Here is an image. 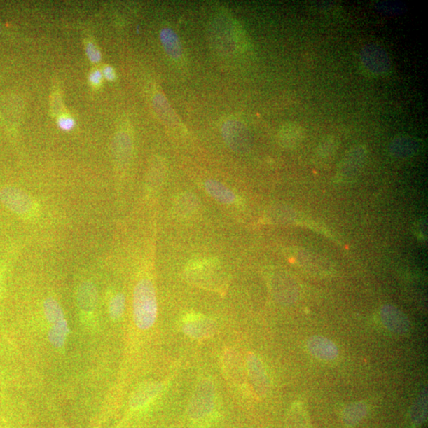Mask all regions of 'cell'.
I'll return each instance as SVG.
<instances>
[{
    "label": "cell",
    "instance_id": "obj_1",
    "mask_svg": "<svg viewBox=\"0 0 428 428\" xmlns=\"http://www.w3.org/2000/svg\"><path fill=\"white\" fill-rule=\"evenodd\" d=\"M136 326L141 330L152 328L158 317V299L152 281L147 279L137 283L132 299Z\"/></svg>",
    "mask_w": 428,
    "mask_h": 428
},
{
    "label": "cell",
    "instance_id": "obj_2",
    "mask_svg": "<svg viewBox=\"0 0 428 428\" xmlns=\"http://www.w3.org/2000/svg\"><path fill=\"white\" fill-rule=\"evenodd\" d=\"M216 406L215 387L209 380H202L191 396L188 407L191 420L204 423L212 417Z\"/></svg>",
    "mask_w": 428,
    "mask_h": 428
},
{
    "label": "cell",
    "instance_id": "obj_3",
    "mask_svg": "<svg viewBox=\"0 0 428 428\" xmlns=\"http://www.w3.org/2000/svg\"><path fill=\"white\" fill-rule=\"evenodd\" d=\"M368 158V149L364 144H358L347 151L336 173V180L340 184L353 182L359 176Z\"/></svg>",
    "mask_w": 428,
    "mask_h": 428
},
{
    "label": "cell",
    "instance_id": "obj_4",
    "mask_svg": "<svg viewBox=\"0 0 428 428\" xmlns=\"http://www.w3.org/2000/svg\"><path fill=\"white\" fill-rule=\"evenodd\" d=\"M0 201L11 212L24 218L34 210V202L32 196L15 186H5L0 190Z\"/></svg>",
    "mask_w": 428,
    "mask_h": 428
},
{
    "label": "cell",
    "instance_id": "obj_5",
    "mask_svg": "<svg viewBox=\"0 0 428 428\" xmlns=\"http://www.w3.org/2000/svg\"><path fill=\"white\" fill-rule=\"evenodd\" d=\"M246 364L252 387L259 396L266 395L270 389V381L261 360L256 354H249Z\"/></svg>",
    "mask_w": 428,
    "mask_h": 428
},
{
    "label": "cell",
    "instance_id": "obj_6",
    "mask_svg": "<svg viewBox=\"0 0 428 428\" xmlns=\"http://www.w3.org/2000/svg\"><path fill=\"white\" fill-rule=\"evenodd\" d=\"M215 329L214 322L202 315H190L184 321V333L194 339L208 338L214 333Z\"/></svg>",
    "mask_w": 428,
    "mask_h": 428
},
{
    "label": "cell",
    "instance_id": "obj_7",
    "mask_svg": "<svg viewBox=\"0 0 428 428\" xmlns=\"http://www.w3.org/2000/svg\"><path fill=\"white\" fill-rule=\"evenodd\" d=\"M222 135L228 146L236 152L245 150L248 134L243 123L237 120H228L222 126Z\"/></svg>",
    "mask_w": 428,
    "mask_h": 428
},
{
    "label": "cell",
    "instance_id": "obj_8",
    "mask_svg": "<svg viewBox=\"0 0 428 428\" xmlns=\"http://www.w3.org/2000/svg\"><path fill=\"white\" fill-rule=\"evenodd\" d=\"M163 385L158 382L148 381L141 383L132 392L130 405L132 408L140 409L152 402L160 394Z\"/></svg>",
    "mask_w": 428,
    "mask_h": 428
},
{
    "label": "cell",
    "instance_id": "obj_9",
    "mask_svg": "<svg viewBox=\"0 0 428 428\" xmlns=\"http://www.w3.org/2000/svg\"><path fill=\"white\" fill-rule=\"evenodd\" d=\"M305 131L297 123H287L281 126L278 138L281 146L286 149L298 148L305 139Z\"/></svg>",
    "mask_w": 428,
    "mask_h": 428
},
{
    "label": "cell",
    "instance_id": "obj_10",
    "mask_svg": "<svg viewBox=\"0 0 428 428\" xmlns=\"http://www.w3.org/2000/svg\"><path fill=\"white\" fill-rule=\"evenodd\" d=\"M310 352L319 359L334 360L338 357V348L334 343L322 336H312L307 343Z\"/></svg>",
    "mask_w": 428,
    "mask_h": 428
},
{
    "label": "cell",
    "instance_id": "obj_11",
    "mask_svg": "<svg viewBox=\"0 0 428 428\" xmlns=\"http://www.w3.org/2000/svg\"><path fill=\"white\" fill-rule=\"evenodd\" d=\"M293 253V261L310 272L322 274L330 270V267L324 261V258L313 255L311 252L298 250Z\"/></svg>",
    "mask_w": 428,
    "mask_h": 428
},
{
    "label": "cell",
    "instance_id": "obj_12",
    "mask_svg": "<svg viewBox=\"0 0 428 428\" xmlns=\"http://www.w3.org/2000/svg\"><path fill=\"white\" fill-rule=\"evenodd\" d=\"M382 322L392 333L406 334L409 329V322L405 315L394 307L387 306L382 312Z\"/></svg>",
    "mask_w": 428,
    "mask_h": 428
},
{
    "label": "cell",
    "instance_id": "obj_13",
    "mask_svg": "<svg viewBox=\"0 0 428 428\" xmlns=\"http://www.w3.org/2000/svg\"><path fill=\"white\" fill-rule=\"evenodd\" d=\"M98 297L97 289L92 282H83L78 289L77 303L81 310L84 312H92L95 309L98 303Z\"/></svg>",
    "mask_w": 428,
    "mask_h": 428
},
{
    "label": "cell",
    "instance_id": "obj_14",
    "mask_svg": "<svg viewBox=\"0 0 428 428\" xmlns=\"http://www.w3.org/2000/svg\"><path fill=\"white\" fill-rule=\"evenodd\" d=\"M160 38L168 56L173 60H179L182 57V46H181L178 35L174 33V30L170 28L162 29Z\"/></svg>",
    "mask_w": 428,
    "mask_h": 428
},
{
    "label": "cell",
    "instance_id": "obj_15",
    "mask_svg": "<svg viewBox=\"0 0 428 428\" xmlns=\"http://www.w3.org/2000/svg\"><path fill=\"white\" fill-rule=\"evenodd\" d=\"M205 188L208 194L223 204L231 205L236 201V195L226 186L219 182V181L209 179L205 183Z\"/></svg>",
    "mask_w": 428,
    "mask_h": 428
},
{
    "label": "cell",
    "instance_id": "obj_16",
    "mask_svg": "<svg viewBox=\"0 0 428 428\" xmlns=\"http://www.w3.org/2000/svg\"><path fill=\"white\" fill-rule=\"evenodd\" d=\"M339 148V142L334 136H326L319 142L315 152V158L317 162L326 163L333 159L337 150Z\"/></svg>",
    "mask_w": 428,
    "mask_h": 428
},
{
    "label": "cell",
    "instance_id": "obj_17",
    "mask_svg": "<svg viewBox=\"0 0 428 428\" xmlns=\"http://www.w3.org/2000/svg\"><path fill=\"white\" fill-rule=\"evenodd\" d=\"M69 333V324L65 319L62 322L51 324L49 333H48L51 345L55 348L63 347Z\"/></svg>",
    "mask_w": 428,
    "mask_h": 428
},
{
    "label": "cell",
    "instance_id": "obj_18",
    "mask_svg": "<svg viewBox=\"0 0 428 428\" xmlns=\"http://www.w3.org/2000/svg\"><path fill=\"white\" fill-rule=\"evenodd\" d=\"M43 309L46 321L50 324L62 322L65 319L62 306L57 300L53 298H48L45 300Z\"/></svg>",
    "mask_w": 428,
    "mask_h": 428
},
{
    "label": "cell",
    "instance_id": "obj_19",
    "mask_svg": "<svg viewBox=\"0 0 428 428\" xmlns=\"http://www.w3.org/2000/svg\"><path fill=\"white\" fill-rule=\"evenodd\" d=\"M367 408L364 403H357L347 408L345 413V423L349 425H354L364 419L366 414Z\"/></svg>",
    "mask_w": 428,
    "mask_h": 428
},
{
    "label": "cell",
    "instance_id": "obj_20",
    "mask_svg": "<svg viewBox=\"0 0 428 428\" xmlns=\"http://www.w3.org/2000/svg\"><path fill=\"white\" fill-rule=\"evenodd\" d=\"M288 420L289 428H312L306 413L301 406L292 408Z\"/></svg>",
    "mask_w": 428,
    "mask_h": 428
},
{
    "label": "cell",
    "instance_id": "obj_21",
    "mask_svg": "<svg viewBox=\"0 0 428 428\" xmlns=\"http://www.w3.org/2000/svg\"><path fill=\"white\" fill-rule=\"evenodd\" d=\"M153 104L156 112L158 113V116L164 119L165 122L174 123V118L172 108L168 104L164 95L161 94L156 95L153 99Z\"/></svg>",
    "mask_w": 428,
    "mask_h": 428
},
{
    "label": "cell",
    "instance_id": "obj_22",
    "mask_svg": "<svg viewBox=\"0 0 428 428\" xmlns=\"http://www.w3.org/2000/svg\"><path fill=\"white\" fill-rule=\"evenodd\" d=\"M125 309V297L122 293H118L111 298L109 305V313L113 321H118L124 315Z\"/></svg>",
    "mask_w": 428,
    "mask_h": 428
},
{
    "label": "cell",
    "instance_id": "obj_23",
    "mask_svg": "<svg viewBox=\"0 0 428 428\" xmlns=\"http://www.w3.org/2000/svg\"><path fill=\"white\" fill-rule=\"evenodd\" d=\"M196 207V198L190 194L181 195L177 202V209L182 215H188L194 212Z\"/></svg>",
    "mask_w": 428,
    "mask_h": 428
},
{
    "label": "cell",
    "instance_id": "obj_24",
    "mask_svg": "<svg viewBox=\"0 0 428 428\" xmlns=\"http://www.w3.org/2000/svg\"><path fill=\"white\" fill-rule=\"evenodd\" d=\"M116 153L118 158L125 160L128 158L131 151V141L130 137L125 134H120L116 138Z\"/></svg>",
    "mask_w": 428,
    "mask_h": 428
},
{
    "label": "cell",
    "instance_id": "obj_25",
    "mask_svg": "<svg viewBox=\"0 0 428 428\" xmlns=\"http://www.w3.org/2000/svg\"><path fill=\"white\" fill-rule=\"evenodd\" d=\"M85 51L90 62L98 64L102 60V53L93 41H87L85 43Z\"/></svg>",
    "mask_w": 428,
    "mask_h": 428
},
{
    "label": "cell",
    "instance_id": "obj_26",
    "mask_svg": "<svg viewBox=\"0 0 428 428\" xmlns=\"http://www.w3.org/2000/svg\"><path fill=\"white\" fill-rule=\"evenodd\" d=\"M57 125L60 130L64 131H71L76 125L74 118L69 116L60 117L57 120Z\"/></svg>",
    "mask_w": 428,
    "mask_h": 428
},
{
    "label": "cell",
    "instance_id": "obj_27",
    "mask_svg": "<svg viewBox=\"0 0 428 428\" xmlns=\"http://www.w3.org/2000/svg\"><path fill=\"white\" fill-rule=\"evenodd\" d=\"M102 80H104V75L99 69H94L90 71L89 75V82L93 87H100L102 85Z\"/></svg>",
    "mask_w": 428,
    "mask_h": 428
},
{
    "label": "cell",
    "instance_id": "obj_28",
    "mask_svg": "<svg viewBox=\"0 0 428 428\" xmlns=\"http://www.w3.org/2000/svg\"><path fill=\"white\" fill-rule=\"evenodd\" d=\"M102 75L105 79L108 81H113L116 79V72L114 71L111 66L107 65L104 68V70L102 71Z\"/></svg>",
    "mask_w": 428,
    "mask_h": 428
},
{
    "label": "cell",
    "instance_id": "obj_29",
    "mask_svg": "<svg viewBox=\"0 0 428 428\" xmlns=\"http://www.w3.org/2000/svg\"><path fill=\"white\" fill-rule=\"evenodd\" d=\"M2 287H3V280H2L1 275H0V294H1Z\"/></svg>",
    "mask_w": 428,
    "mask_h": 428
}]
</instances>
